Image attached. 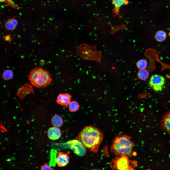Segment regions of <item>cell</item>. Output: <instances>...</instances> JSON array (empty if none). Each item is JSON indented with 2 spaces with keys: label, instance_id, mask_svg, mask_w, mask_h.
Returning <instances> with one entry per match:
<instances>
[{
  "label": "cell",
  "instance_id": "6da1fadb",
  "mask_svg": "<svg viewBox=\"0 0 170 170\" xmlns=\"http://www.w3.org/2000/svg\"><path fill=\"white\" fill-rule=\"evenodd\" d=\"M103 136V133L99 129L90 125L83 128L79 133L77 137L85 149L96 153Z\"/></svg>",
  "mask_w": 170,
  "mask_h": 170
},
{
  "label": "cell",
  "instance_id": "7a4b0ae2",
  "mask_svg": "<svg viewBox=\"0 0 170 170\" xmlns=\"http://www.w3.org/2000/svg\"><path fill=\"white\" fill-rule=\"evenodd\" d=\"M134 146L131 137L126 135H119L113 140L111 151L117 156L123 155L129 157L136 155L133 151Z\"/></svg>",
  "mask_w": 170,
  "mask_h": 170
},
{
  "label": "cell",
  "instance_id": "3957f363",
  "mask_svg": "<svg viewBox=\"0 0 170 170\" xmlns=\"http://www.w3.org/2000/svg\"><path fill=\"white\" fill-rule=\"evenodd\" d=\"M29 80L31 84L37 88H44L49 85L52 81L51 75L46 70L37 67L30 72Z\"/></svg>",
  "mask_w": 170,
  "mask_h": 170
},
{
  "label": "cell",
  "instance_id": "277c9868",
  "mask_svg": "<svg viewBox=\"0 0 170 170\" xmlns=\"http://www.w3.org/2000/svg\"><path fill=\"white\" fill-rule=\"evenodd\" d=\"M76 51L77 54L84 59L95 61L99 63H101V52L96 50L95 45L91 46L83 43L77 46Z\"/></svg>",
  "mask_w": 170,
  "mask_h": 170
},
{
  "label": "cell",
  "instance_id": "5b68a950",
  "mask_svg": "<svg viewBox=\"0 0 170 170\" xmlns=\"http://www.w3.org/2000/svg\"><path fill=\"white\" fill-rule=\"evenodd\" d=\"M123 155L117 156L112 160L110 166L114 170H134L137 166V162Z\"/></svg>",
  "mask_w": 170,
  "mask_h": 170
},
{
  "label": "cell",
  "instance_id": "8992f818",
  "mask_svg": "<svg viewBox=\"0 0 170 170\" xmlns=\"http://www.w3.org/2000/svg\"><path fill=\"white\" fill-rule=\"evenodd\" d=\"M165 84V80L163 76L158 74L153 75L149 80V84L154 91L159 92L162 90Z\"/></svg>",
  "mask_w": 170,
  "mask_h": 170
},
{
  "label": "cell",
  "instance_id": "52a82bcc",
  "mask_svg": "<svg viewBox=\"0 0 170 170\" xmlns=\"http://www.w3.org/2000/svg\"><path fill=\"white\" fill-rule=\"evenodd\" d=\"M70 159L68 152L66 153L60 151L57 153L55 161L57 166L60 167H64L69 163Z\"/></svg>",
  "mask_w": 170,
  "mask_h": 170
},
{
  "label": "cell",
  "instance_id": "ba28073f",
  "mask_svg": "<svg viewBox=\"0 0 170 170\" xmlns=\"http://www.w3.org/2000/svg\"><path fill=\"white\" fill-rule=\"evenodd\" d=\"M72 97L68 93L60 94L57 97L56 102L59 105L67 107L71 102Z\"/></svg>",
  "mask_w": 170,
  "mask_h": 170
},
{
  "label": "cell",
  "instance_id": "9c48e42d",
  "mask_svg": "<svg viewBox=\"0 0 170 170\" xmlns=\"http://www.w3.org/2000/svg\"><path fill=\"white\" fill-rule=\"evenodd\" d=\"M47 134L49 139L52 140H58L61 135L60 129L58 128L54 127L50 128L48 129Z\"/></svg>",
  "mask_w": 170,
  "mask_h": 170
},
{
  "label": "cell",
  "instance_id": "30bf717a",
  "mask_svg": "<svg viewBox=\"0 0 170 170\" xmlns=\"http://www.w3.org/2000/svg\"><path fill=\"white\" fill-rule=\"evenodd\" d=\"M161 124L163 128L170 133V111L164 115Z\"/></svg>",
  "mask_w": 170,
  "mask_h": 170
},
{
  "label": "cell",
  "instance_id": "8fae6325",
  "mask_svg": "<svg viewBox=\"0 0 170 170\" xmlns=\"http://www.w3.org/2000/svg\"><path fill=\"white\" fill-rule=\"evenodd\" d=\"M113 4L115 8L113 10L115 15H118L119 19H120L119 15V8L124 4H127L128 1L127 0H112Z\"/></svg>",
  "mask_w": 170,
  "mask_h": 170
},
{
  "label": "cell",
  "instance_id": "7c38bea8",
  "mask_svg": "<svg viewBox=\"0 0 170 170\" xmlns=\"http://www.w3.org/2000/svg\"><path fill=\"white\" fill-rule=\"evenodd\" d=\"M51 123L53 127L59 128L62 125L63 120L60 115H56L53 116L51 120Z\"/></svg>",
  "mask_w": 170,
  "mask_h": 170
},
{
  "label": "cell",
  "instance_id": "4fadbf2b",
  "mask_svg": "<svg viewBox=\"0 0 170 170\" xmlns=\"http://www.w3.org/2000/svg\"><path fill=\"white\" fill-rule=\"evenodd\" d=\"M17 21L14 18L8 20L5 23V26L8 30H13L15 29L18 24Z\"/></svg>",
  "mask_w": 170,
  "mask_h": 170
},
{
  "label": "cell",
  "instance_id": "5bb4252c",
  "mask_svg": "<svg viewBox=\"0 0 170 170\" xmlns=\"http://www.w3.org/2000/svg\"><path fill=\"white\" fill-rule=\"evenodd\" d=\"M167 37L166 33L164 31L160 30L157 31L155 34V38L158 41L162 42L165 40Z\"/></svg>",
  "mask_w": 170,
  "mask_h": 170
},
{
  "label": "cell",
  "instance_id": "9a60e30c",
  "mask_svg": "<svg viewBox=\"0 0 170 170\" xmlns=\"http://www.w3.org/2000/svg\"><path fill=\"white\" fill-rule=\"evenodd\" d=\"M149 75L148 71L145 69L140 70L137 73L138 78L142 80H145L147 79Z\"/></svg>",
  "mask_w": 170,
  "mask_h": 170
},
{
  "label": "cell",
  "instance_id": "2e32d148",
  "mask_svg": "<svg viewBox=\"0 0 170 170\" xmlns=\"http://www.w3.org/2000/svg\"><path fill=\"white\" fill-rule=\"evenodd\" d=\"M69 111L71 112H74L78 110L79 108V105L76 101H71L68 105Z\"/></svg>",
  "mask_w": 170,
  "mask_h": 170
},
{
  "label": "cell",
  "instance_id": "e0dca14e",
  "mask_svg": "<svg viewBox=\"0 0 170 170\" xmlns=\"http://www.w3.org/2000/svg\"><path fill=\"white\" fill-rule=\"evenodd\" d=\"M13 76V71L10 70H7L4 71L2 75L3 78L5 80L7 81L11 79Z\"/></svg>",
  "mask_w": 170,
  "mask_h": 170
},
{
  "label": "cell",
  "instance_id": "ac0fdd59",
  "mask_svg": "<svg viewBox=\"0 0 170 170\" xmlns=\"http://www.w3.org/2000/svg\"><path fill=\"white\" fill-rule=\"evenodd\" d=\"M147 62L144 59L140 60L136 63L137 67L140 70L145 69L147 66Z\"/></svg>",
  "mask_w": 170,
  "mask_h": 170
},
{
  "label": "cell",
  "instance_id": "d6986e66",
  "mask_svg": "<svg viewBox=\"0 0 170 170\" xmlns=\"http://www.w3.org/2000/svg\"><path fill=\"white\" fill-rule=\"evenodd\" d=\"M111 27L110 34H114L116 32L122 29H124L126 27V26L125 24H122L120 26H115L112 25L110 24Z\"/></svg>",
  "mask_w": 170,
  "mask_h": 170
},
{
  "label": "cell",
  "instance_id": "ffe728a7",
  "mask_svg": "<svg viewBox=\"0 0 170 170\" xmlns=\"http://www.w3.org/2000/svg\"><path fill=\"white\" fill-rule=\"evenodd\" d=\"M40 170H54V169L48 164L45 163L41 166Z\"/></svg>",
  "mask_w": 170,
  "mask_h": 170
},
{
  "label": "cell",
  "instance_id": "44dd1931",
  "mask_svg": "<svg viewBox=\"0 0 170 170\" xmlns=\"http://www.w3.org/2000/svg\"><path fill=\"white\" fill-rule=\"evenodd\" d=\"M4 38L6 41L10 42L11 41V38L10 36L9 35H6L4 36Z\"/></svg>",
  "mask_w": 170,
  "mask_h": 170
},
{
  "label": "cell",
  "instance_id": "7402d4cb",
  "mask_svg": "<svg viewBox=\"0 0 170 170\" xmlns=\"http://www.w3.org/2000/svg\"><path fill=\"white\" fill-rule=\"evenodd\" d=\"M8 0H0V1L1 2H3Z\"/></svg>",
  "mask_w": 170,
  "mask_h": 170
},
{
  "label": "cell",
  "instance_id": "603a6c76",
  "mask_svg": "<svg viewBox=\"0 0 170 170\" xmlns=\"http://www.w3.org/2000/svg\"><path fill=\"white\" fill-rule=\"evenodd\" d=\"M167 77L168 78L170 79V74L167 76Z\"/></svg>",
  "mask_w": 170,
  "mask_h": 170
},
{
  "label": "cell",
  "instance_id": "cb8c5ba5",
  "mask_svg": "<svg viewBox=\"0 0 170 170\" xmlns=\"http://www.w3.org/2000/svg\"><path fill=\"white\" fill-rule=\"evenodd\" d=\"M97 170L96 169H92V170Z\"/></svg>",
  "mask_w": 170,
  "mask_h": 170
},
{
  "label": "cell",
  "instance_id": "d4e9b609",
  "mask_svg": "<svg viewBox=\"0 0 170 170\" xmlns=\"http://www.w3.org/2000/svg\"><path fill=\"white\" fill-rule=\"evenodd\" d=\"M150 170V169H148L147 170Z\"/></svg>",
  "mask_w": 170,
  "mask_h": 170
}]
</instances>
